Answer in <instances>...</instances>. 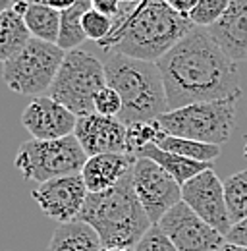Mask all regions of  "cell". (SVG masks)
Returning <instances> with one entry per match:
<instances>
[{"label":"cell","instance_id":"obj_1","mask_svg":"<svg viewBox=\"0 0 247 251\" xmlns=\"http://www.w3.org/2000/svg\"><path fill=\"white\" fill-rule=\"evenodd\" d=\"M168 110L195 102L240 99L236 62L218 47L207 27H193L158 62Z\"/></svg>","mask_w":247,"mask_h":251},{"label":"cell","instance_id":"obj_2","mask_svg":"<svg viewBox=\"0 0 247 251\" xmlns=\"http://www.w3.org/2000/svg\"><path fill=\"white\" fill-rule=\"evenodd\" d=\"M195 25L187 16L172 10L164 0H141L124 4L114 18L110 37L99 43L106 52L158 62Z\"/></svg>","mask_w":247,"mask_h":251},{"label":"cell","instance_id":"obj_3","mask_svg":"<svg viewBox=\"0 0 247 251\" xmlns=\"http://www.w3.org/2000/svg\"><path fill=\"white\" fill-rule=\"evenodd\" d=\"M77 220L91 226L104 250H135L153 226L137 199L131 172L112 189L89 193Z\"/></svg>","mask_w":247,"mask_h":251},{"label":"cell","instance_id":"obj_4","mask_svg":"<svg viewBox=\"0 0 247 251\" xmlns=\"http://www.w3.org/2000/svg\"><path fill=\"white\" fill-rule=\"evenodd\" d=\"M106 85L122 99L120 120L125 126L153 122L168 112V100L162 75L156 62L129 58L118 52H106Z\"/></svg>","mask_w":247,"mask_h":251},{"label":"cell","instance_id":"obj_5","mask_svg":"<svg viewBox=\"0 0 247 251\" xmlns=\"http://www.w3.org/2000/svg\"><path fill=\"white\" fill-rule=\"evenodd\" d=\"M104 87V62L87 50L75 49L66 52L56 79L47 95L81 118L95 112V97Z\"/></svg>","mask_w":247,"mask_h":251},{"label":"cell","instance_id":"obj_6","mask_svg":"<svg viewBox=\"0 0 247 251\" xmlns=\"http://www.w3.org/2000/svg\"><path fill=\"white\" fill-rule=\"evenodd\" d=\"M236 102L238 99L195 102L178 110H168L156 120L168 135L222 147L236 126Z\"/></svg>","mask_w":247,"mask_h":251},{"label":"cell","instance_id":"obj_7","mask_svg":"<svg viewBox=\"0 0 247 251\" xmlns=\"http://www.w3.org/2000/svg\"><path fill=\"white\" fill-rule=\"evenodd\" d=\"M87 158L75 135L50 141L29 139L20 145L14 166L25 180L45 184L49 180L81 174Z\"/></svg>","mask_w":247,"mask_h":251},{"label":"cell","instance_id":"obj_8","mask_svg":"<svg viewBox=\"0 0 247 251\" xmlns=\"http://www.w3.org/2000/svg\"><path fill=\"white\" fill-rule=\"evenodd\" d=\"M66 50L58 45L31 39L14 58L4 62L2 77L10 91L25 97H43L52 87Z\"/></svg>","mask_w":247,"mask_h":251},{"label":"cell","instance_id":"obj_9","mask_svg":"<svg viewBox=\"0 0 247 251\" xmlns=\"http://www.w3.org/2000/svg\"><path fill=\"white\" fill-rule=\"evenodd\" d=\"M131 178L137 199L153 224H158L172 207L182 203V186L151 158L137 157Z\"/></svg>","mask_w":247,"mask_h":251},{"label":"cell","instance_id":"obj_10","mask_svg":"<svg viewBox=\"0 0 247 251\" xmlns=\"http://www.w3.org/2000/svg\"><path fill=\"white\" fill-rule=\"evenodd\" d=\"M182 201L207 224H211L222 236L232 230V219L226 205L224 182L215 174L213 168L197 174L182 186Z\"/></svg>","mask_w":247,"mask_h":251},{"label":"cell","instance_id":"obj_11","mask_svg":"<svg viewBox=\"0 0 247 251\" xmlns=\"http://www.w3.org/2000/svg\"><path fill=\"white\" fill-rule=\"evenodd\" d=\"M158 226L178 251H218L226 244V236L199 219L184 201L172 207Z\"/></svg>","mask_w":247,"mask_h":251},{"label":"cell","instance_id":"obj_12","mask_svg":"<svg viewBox=\"0 0 247 251\" xmlns=\"http://www.w3.org/2000/svg\"><path fill=\"white\" fill-rule=\"evenodd\" d=\"M31 195L49 219L56 220L60 224H70L79 219L89 189L85 186L81 174H74L39 184L31 191Z\"/></svg>","mask_w":247,"mask_h":251},{"label":"cell","instance_id":"obj_13","mask_svg":"<svg viewBox=\"0 0 247 251\" xmlns=\"http://www.w3.org/2000/svg\"><path fill=\"white\" fill-rule=\"evenodd\" d=\"M22 124L27 129L31 139L50 141L74 135L77 116L64 104L56 102L49 95L33 99L22 114Z\"/></svg>","mask_w":247,"mask_h":251},{"label":"cell","instance_id":"obj_14","mask_svg":"<svg viewBox=\"0 0 247 251\" xmlns=\"http://www.w3.org/2000/svg\"><path fill=\"white\" fill-rule=\"evenodd\" d=\"M74 135L87 157L106 153H127V126L120 118L100 116L97 112L77 118Z\"/></svg>","mask_w":247,"mask_h":251},{"label":"cell","instance_id":"obj_15","mask_svg":"<svg viewBox=\"0 0 247 251\" xmlns=\"http://www.w3.org/2000/svg\"><path fill=\"white\" fill-rule=\"evenodd\" d=\"M207 29L234 62H247V0H232L224 16Z\"/></svg>","mask_w":247,"mask_h":251},{"label":"cell","instance_id":"obj_16","mask_svg":"<svg viewBox=\"0 0 247 251\" xmlns=\"http://www.w3.org/2000/svg\"><path fill=\"white\" fill-rule=\"evenodd\" d=\"M135 160L137 157L129 153H106L89 157L81 170V178L89 193H100L118 186V182L133 170Z\"/></svg>","mask_w":247,"mask_h":251},{"label":"cell","instance_id":"obj_17","mask_svg":"<svg viewBox=\"0 0 247 251\" xmlns=\"http://www.w3.org/2000/svg\"><path fill=\"white\" fill-rule=\"evenodd\" d=\"M47 251H102V244L89 224L75 220L54 230Z\"/></svg>","mask_w":247,"mask_h":251},{"label":"cell","instance_id":"obj_18","mask_svg":"<svg viewBox=\"0 0 247 251\" xmlns=\"http://www.w3.org/2000/svg\"><path fill=\"white\" fill-rule=\"evenodd\" d=\"M137 157H145L154 160L158 166H162L180 186L187 184L191 178H195L197 174L213 168V162H197V160H191V158H185L182 155H176V153H170V151H164L160 149L158 145H147L145 149H141L137 153Z\"/></svg>","mask_w":247,"mask_h":251},{"label":"cell","instance_id":"obj_19","mask_svg":"<svg viewBox=\"0 0 247 251\" xmlns=\"http://www.w3.org/2000/svg\"><path fill=\"white\" fill-rule=\"evenodd\" d=\"M31 33L25 25L24 16L18 10H8L0 16V62L14 58L29 43Z\"/></svg>","mask_w":247,"mask_h":251},{"label":"cell","instance_id":"obj_20","mask_svg":"<svg viewBox=\"0 0 247 251\" xmlns=\"http://www.w3.org/2000/svg\"><path fill=\"white\" fill-rule=\"evenodd\" d=\"M24 20H25V25H27L33 39L47 41V43H52V45L58 43L62 10L47 6V4L29 2L27 10L24 14Z\"/></svg>","mask_w":247,"mask_h":251},{"label":"cell","instance_id":"obj_21","mask_svg":"<svg viewBox=\"0 0 247 251\" xmlns=\"http://www.w3.org/2000/svg\"><path fill=\"white\" fill-rule=\"evenodd\" d=\"M89 10H91V0H79L62 10L60 37L56 43L62 50L66 52L75 50L87 41L85 31H83V16Z\"/></svg>","mask_w":247,"mask_h":251},{"label":"cell","instance_id":"obj_22","mask_svg":"<svg viewBox=\"0 0 247 251\" xmlns=\"http://www.w3.org/2000/svg\"><path fill=\"white\" fill-rule=\"evenodd\" d=\"M156 145L160 149H164V151L182 155V157L197 160V162H213L215 158L220 157V145H211V143H201V141H193V139H184V137L168 135L164 131L158 137Z\"/></svg>","mask_w":247,"mask_h":251},{"label":"cell","instance_id":"obj_23","mask_svg":"<svg viewBox=\"0 0 247 251\" xmlns=\"http://www.w3.org/2000/svg\"><path fill=\"white\" fill-rule=\"evenodd\" d=\"M224 195L232 224L247 219V170L236 172L224 180Z\"/></svg>","mask_w":247,"mask_h":251},{"label":"cell","instance_id":"obj_24","mask_svg":"<svg viewBox=\"0 0 247 251\" xmlns=\"http://www.w3.org/2000/svg\"><path fill=\"white\" fill-rule=\"evenodd\" d=\"M160 135H162V127L158 124V120L129 124L127 126V153L137 157V153L147 145H153V143L156 145Z\"/></svg>","mask_w":247,"mask_h":251},{"label":"cell","instance_id":"obj_25","mask_svg":"<svg viewBox=\"0 0 247 251\" xmlns=\"http://www.w3.org/2000/svg\"><path fill=\"white\" fill-rule=\"evenodd\" d=\"M232 0H199L191 10L189 20L197 27H211L224 16Z\"/></svg>","mask_w":247,"mask_h":251},{"label":"cell","instance_id":"obj_26","mask_svg":"<svg viewBox=\"0 0 247 251\" xmlns=\"http://www.w3.org/2000/svg\"><path fill=\"white\" fill-rule=\"evenodd\" d=\"M114 29V20L97 12V10H89L85 12L83 16V31H85V37L91 39V41H97V43H102L110 37V33Z\"/></svg>","mask_w":247,"mask_h":251},{"label":"cell","instance_id":"obj_27","mask_svg":"<svg viewBox=\"0 0 247 251\" xmlns=\"http://www.w3.org/2000/svg\"><path fill=\"white\" fill-rule=\"evenodd\" d=\"M135 251H178V250L172 244V240L166 236V232L158 224H153L147 230V234L139 240V244L135 246Z\"/></svg>","mask_w":247,"mask_h":251},{"label":"cell","instance_id":"obj_28","mask_svg":"<svg viewBox=\"0 0 247 251\" xmlns=\"http://www.w3.org/2000/svg\"><path fill=\"white\" fill-rule=\"evenodd\" d=\"M95 112L100 116H110V118H118L122 112V99L112 87H104L100 89L95 97Z\"/></svg>","mask_w":247,"mask_h":251},{"label":"cell","instance_id":"obj_29","mask_svg":"<svg viewBox=\"0 0 247 251\" xmlns=\"http://www.w3.org/2000/svg\"><path fill=\"white\" fill-rule=\"evenodd\" d=\"M122 6H124L122 0H91L93 10L104 14V16H108V18H112V20L120 14Z\"/></svg>","mask_w":247,"mask_h":251},{"label":"cell","instance_id":"obj_30","mask_svg":"<svg viewBox=\"0 0 247 251\" xmlns=\"http://www.w3.org/2000/svg\"><path fill=\"white\" fill-rule=\"evenodd\" d=\"M226 242H230V244H236V246H244V248H247V219L232 226L230 234L226 236Z\"/></svg>","mask_w":247,"mask_h":251},{"label":"cell","instance_id":"obj_31","mask_svg":"<svg viewBox=\"0 0 247 251\" xmlns=\"http://www.w3.org/2000/svg\"><path fill=\"white\" fill-rule=\"evenodd\" d=\"M172 10H176L178 14H182V16H187L189 18V14H191V10L197 6V2L199 0H164Z\"/></svg>","mask_w":247,"mask_h":251},{"label":"cell","instance_id":"obj_32","mask_svg":"<svg viewBox=\"0 0 247 251\" xmlns=\"http://www.w3.org/2000/svg\"><path fill=\"white\" fill-rule=\"evenodd\" d=\"M29 2H37V4H47V6H52V8H58V10H64L79 0H29Z\"/></svg>","mask_w":247,"mask_h":251},{"label":"cell","instance_id":"obj_33","mask_svg":"<svg viewBox=\"0 0 247 251\" xmlns=\"http://www.w3.org/2000/svg\"><path fill=\"white\" fill-rule=\"evenodd\" d=\"M16 2H18V0H0V16H2L4 12H8V10H12V8L16 6Z\"/></svg>","mask_w":247,"mask_h":251},{"label":"cell","instance_id":"obj_34","mask_svg":"<svg viewBox=\"0 0 247 251\" xmlns=\"http://www.w3.org/2000/svg\"><path fill=\"white\" fill-rule=\"evenodd\" d=\"M218 251H247V248H244V246H236V244H230V242H226L222 248Z\"/></svg>","mask_w":247,"mask_h":251},{"label":"cell","instance_id":"obj_35","mask_svg":"<svg viewBox=\"0 0 247 251\" xmlns=\"http://www.w3.org/2000/svg\"><path fill=\"white\" fill-rule=\"evenodd\" d=\"M124 4H137V2H141V0H122Z\"/></svg>","mask_w":247,"mask_h":251},{"label":"cell","instance_id":"obj_36","mask_svg":"<svg viewBox=\"0 0 247 251\" xmlns=\"http://www.w3.org/2000/svg\"><path fill=\"white\" fill-rule=\"evenodd\" d=\"M102 251H135V250H104L102 248Z\"/></svg>","mask_w":247,"mask_h":251}]
</instances>
